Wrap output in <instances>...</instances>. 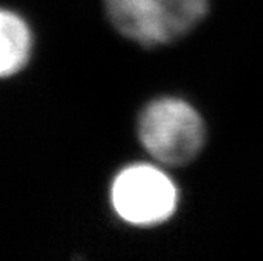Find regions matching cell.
Here are the masks:
<instances>
[{
	"label": "cell",
	"mask_w": 263,
	"mask_h": 261,
	"mask_svg": "<svg viewBox=\"0 0 263 261\" xmlns=\"http://www.w3.org/2000/svg\"><path fill=\"white\" fill-rule=\"evenodd\" d=\"M32 51L33 35L26 19L0 8V77H10L22 71Z\"/></svg>",
	"instance_id": "obj_4"
},
{
	"label": "cell",
	"mask_w": 263,
	"mask_h": 261,
	"mask_svg": "<svg viewBox=\"0 0 263 261\" xmlns=\"http://www.w3.org/2000/svg\"><path fill=\"white\" fill-rule=\"evenodd\" d=\"M208 5V0H104L114 29L147 47L186 36L206 16Z\"/></svg>",
	"instance_id": "obj_2"
},
{
	"label": "cell",
	"mask_w": 263,
	"mask_h": 261,
	"mask_svg": "<svg viewBox=\"0 0 263 261\" xmlns=\"http://www.w3.org/2000/svg\"><path fill=\"white\" fill-rule=\"evenodd\" d=\"M174 179L153 164H133L114 178L110 200L115 212L136 227H155L169 220L178 206Z\"/></svg>",
	"instance_id": "obj_3"
},
{
	"label": "cell",
	"mask_w": 263,
	"mask_h": 261,
	"mask_svg": "<svg viewBox=\"0 0 263 261\" xmlns=\"http://www.w3.org/2000/svg\"><path fill=\"white\" fill-rule=\"evenodd\" d=\"M137 135L155 160L167 167H183L200 154L206 129L200 113L187 101L162 96L140 112Z\"/></svg>",
	"instance_id": "obj_1"
}]
</instances>
